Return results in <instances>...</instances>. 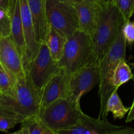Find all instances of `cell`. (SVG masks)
Wrapping results in <instances>:
<instances>
[{"label":"cell","mask_w":134,"mask_h":134,"mask_svg":"<svg viewBox=\"0 0 134 134\" xmlns=\"http://www.w3.org/2000/svg\"><path fill=\"white\" fill-rule=\"evenodd\" d=\"M40 98L27 75L18 79L13 89L0 92V109L14 116L20 124L39 116Z\"/></svg>","instance_id":"1"},{"label":"cell","mask_w":134,"mask_h":134,"mask_svg":"<svg viewBox=\"0 0 134 134\" xmlns=\"http://www.w3.org/2000/svg\"><path fill=\"white\" fill-rule=\"evenodd\" d=\"M123 24L120 28L115 43L99 64L98 93L100 99V111L98 118L100 119H107L106 107L107 100L115 90L112 83L115 69L122 60H126L127 42L122 32Z\"/></svg>","instance_id":"2"},{"label":"cell","mask_w":134,"mask_h":134,"mask_svg":"<svg viewBox=\"0 0 134 134\" xmlns=\"http://www.w3.org/2000/svg\"><path fill=\"white\" fill-rule=\"evenodd\" d=\"M124 22L122 16L115 5L102 7L96 29L92 36L94 52L99 64L115 43Z\"/></svg>","instance_id":"3"},{"label":"cell","mask_w":134,"mask_h":134,"mask_svg":"<svg viewBox=\"0 0 134 134\" xmlns=\"http://www.w3.org/2000/svg\"><path fill=\"white\" fill-rule=\"evenodd\" d=\"M96 58L92 37L78 30L68 39L59 66L71 75Z\"/></svg>","instance_id":"4"},{"label":"cell","mask_w":134,"mask_h":134,"mask_svg":"<svg viewBox=\"0 0 134 134\" xmlns=\"http://www.w3.org/2000/svg\"><path fill=\"white\" fill-rule=\"evenodd\" d=\"M84 113L73 96L60 98L51 103L40 115L44 125L54 132L71 128L81 121Z\"/></svg>","instance_id":"5"},{"label":"cell","mask_w":134,"mask_h":134,"mask_svg":"<svg viewBox=\"0 0 134 134\" xmlns=\"http://www.w3.org/2000/svg\"><path fill=\"white\" fill-rule=\"evenodd\" d=\"M61 71L58 62L52 58L47 43H44L40 44L36 57L29 64L26 69V75L41 98L44 86Z\"/></svg>","instance_id":"6"},{"label":"cell","mask_w":134,"mask_h":134,"mask_svg":"<svg viewBox=\"0 0 134 134\" xmlns=\"http://www.w3.org/2000/svg\"><path fill=\"white\" fill-rule=\"evenodd\" d=\"M47 14L52 27L67 39L79 30L78 16L74 5L58 0H47Z\"/></svg>","instance_id":"7"},{"label":"cell","mask_w":134,"mask_h":134,"mask_svg":"<svg viewBox=\"0 0 134 134\" xmlns=\"http://www.w3.org/2000/svg\"><path fill=\"white\" fill-rule=\"evenodd\" d=\"M99 82V62L94 59L86 66L69 75V96L80 103L81 97Z\"/></svg>","instance_id":"8"},{"label":"cell","mask_w":134,"mask_h":134,"mask_svg":"<svg viewBox=\"0 0 134 134\" xmlns=\"http://www.w3.org/2000/svg\"><path fill=\"white\" fill-rule=\"evenodd\" d=\"M0 63L9 73L13 83L26 75L22 59L11 37H0Z\"/></svg>","instance_id":"9"},{"label":"cell","mask_w":134,"mask_h":134,"mask_svg":"<svg viewBox=\"0 0 134 134\" xmlns=\"http://www.w3.org/2000/svg\"><path fill=\"white\" fill-rule=\"evenodd\" d=\"M69 75L62 69L51 79L41 92L39 115L54 102L69 96Z\"/></svg>","instance_id":"10"},{"label":"cell","mask_w":134,"mask_h":134,"mask_svg":"<svg viewBox=\"0 0 134 134\" xmlns=\"http://www.w3.org/2000/svg\"><path fill=\"white\" fill-rule=\"evenodd\" d=\"M9 14L10 16L11 27L10 36L11 37L13 43L22 59L26 73V69L28 66V60L24 31L21 18L20 0H10Z\"/></svg>","instance_id":"11"},{"label":"cell","mask_w":134,"mask_h":134,"mask_svg":"<svg viewBox=\"0 0 134 134\" xmlns=\"http://www.w3.org/2000/svg\"><path fill=\"white\" fill-rule=\"evenodd\" d=\"M122 127L112 124L107 119H95L84 113L78 124L70 129L58 132L57 134H109Z\"/></svg>","instance_id":"12"},{"label":"cell","mask_w":134,"mask_h":134,"mask_svg":"<svg viewBox=\"0 0 134 134\" xmlns=\"http://www.w3.org/2000/svg\"><path fill=\"white\" fill-rule=\"evenodd\" d=\"M47 0H28L32 16L35 38L38 44L47 42L51 25L47 14Z\"/></svg>","instance_id":"13"},{"label":"cell","mask_w":134,"mask_h":134,"mask_svg":"<svg viewBox=\"0 0 134 134\" xmlns=\"http://www.w3.org/2000/svg\"><path fill=\"white\" fill-rule=\"evenodd\" d=\"M74 7L78 16L79 30L92 37L96 29L102 6L96 3L85 0Z\"/></svg>","instance_id":"14"},{"label":"cell","mask_w":134,"mask_h":134,"mask_svg":"<svg viewBox=\"0 0 134 134\" xmlns=\"http://www.w3.org/2000/svg\"><path fill=\"white\" fill-rule=\"evenodd\" d=\"M20 14L22 26L24 31L25 39L27 47L28 65L35 57L39 49V45L36 41L32 16L29 7L28 0H20Z\"/></svg>","instance_id":"15"},{"label":"cell","mask_w":134,"mask_h":134,"mask_svg":"<svg viewBox=\"0 0 134 134\" xmlns=\"http://www.w3.org/2000/svg\"><path fill=\"white\" fill-rule=\"evenodd\" d=\"M68 39L51 26L46 43L52 58L59 62L64 54Z\"/></svg>","instance_id":"16"},{"label":"cell","mask_w":134,"mask_h":134,"mask_svg":"<svg viewBox=\"0 0 134 134\" xmlns=\"http://www.w3.org/2000/svg\"><path fill=\"white\" fill-rule=\"evenodd\" d=\"M117 89H115L111 96L107 100L106 107V114L108 115L109 113H112L115 120L122 119L125 115L129 112L130 107H126L124 105L120 96L117 92Z\"/></svg>","instance_id":"17"},{"label":"cell","mask_w":134,"mask_h":134,"mask_svg":"<svg viewBox=\"0 0 134 134\" xmlns=\"http://www.w3.org/2000/svg\"><path fill=\"white\" fill-rule=\"evenodd\" d=\"M133 74L132 73L130 65L126 60H122L115 69L113 77L112 83L115 89H119L120 86L131 79H133Z\"/></svg>","instance_id":"18"},{"label":"cell","mask_w":134,"mask_h":134,"mask_svg":"<svg viewBox=\"0 0 134 134\" xmlns=\"http://www.w3.org/2000/svg\"><path fill=\"white\" fill-rule=\"evenodd\" d=\"M25 134H57V132L52 130L44 125L39 116L28 119L21 123Z\"/></svg>","instance_id":"19"},{"label":"cell","mask_w":134,"mask_h":134,"mask_svg":"<svg viewBox=\"0 0 134 134\" xmlns=\"http://www.w3.org/2000/svg\"><path fill=\"white\" fill-rule=\"evenodd\" d=\"M113 5L119 9L124 22L130 20L134 14V0H115Z\"/></svg>","instance_id":"20"},{"label":"cell","mask_w":134,"mask_h":134,"mask_svg":"<svg viewBox=\"0 0 134 134\" xmlns=\"http://www.w3.org/2000/svg\"><path fill=\"white\" fill-rule=\"evenodd\" d=\"M18 124L20 123L16 118L0 109V132L8 133Z\"/></svg>","instance_id":"21"},{"label":"cell","mask_w":134,"mask_h":134,"mask_svg":"<svg viewBox=\"0 0 134 134\" xmlns=\"http://www.w3.org/2000/svg\"><path fill=\"white\" fill-rule=\"evenodd\" d=\"M14 83L2 64L0 63V92L7 93L13 89Z\"/></svg>","instance_id":"22"},{"label":"cell","mask_w":134,"mask_h":134,"mask_svg":"<svg viewBox=\"0 0 134 134\" xmlns=\"http://www.w3.org/2000/svg\"><path fill=\"white\" fill-rule=\"evenodd\" d=\"M10 18L9 13L0 8V37L10 35Z\"/></svg>","instance_id":"23"},{"label":"cell","mask_w":134,"mask_h":134,"mask_svg":"<svg viewBox=\"0 0 134 134\" xmlns=\"http://www.w3.org/2000/svg\"><path fill=\"white\" fill-rule=\"evenodd\" d=\"M122 32L129 45L134 43V21H128L124 22L122 26Z\"/></svg>","instance_id":"24"},{"label":"cell","mask_w":134,"mask_h":134,"mask_svg":"<svg viewBox=\"0 0 134 134\" xmlns=\"http://www.w3.org/2000/svg\"><path fill=\"white\" fill-rule=\"evenodd\" d=\"M109 134H134V128L124 126L120 129L113 131Z\"/></svg>","instance_id":"25"},{"label":"cell","mask_w":134,"mask_h":134,"mask_svg":"<svg viewBox=\"0 0 134 134\" xmlns=\"http://www.w3.org/2000/svg\"><path fill=\"white\" fill-rule=\"evenodd\" d=\"M134 120V99L132 103V106L130 107V109L129 112H128V116H127L126 119V122H130L132 120Z\"/></svg>","instance_id":"26"},{"label":"cell","mask_w":134,"mask_h":134,"mask_svg":"<svg viewBox=\"0 0 134 134\" xmlns=\"http://www.w3.org/2000/svg\"><path fill=\"white\" fill-rule=\"evenodd\" d=\"M10 0H0V8L9 13Z\"/></svg>","instance_id":"27"},{"label":"cell","mask_w":134,"mask_h":134,"mask_svg":"<svg viewBox=\"0 0 134 134\" xmlns=\"http://www.w3.org/2000/svg\"><path fill=\"white\" fill-rule=\"evenodd\" d=\"M114 1L115 0H100V5L104 7L114 5Z\"/></svg>","instance_id":"28"},{"label":"cell","mask_w":134,"mask_h":134,"mask_svg":"<svg viewBox=\"0 0 134 134\" xmlns=\"http://www.w3.org/2000/svg\"><path fill=\"white\" fill-rule=\"evenodd\" d=\"M58 1L67 3L71 4V5H76V4H78V3H80L83 2V1H85V0H58Z\"/></svg>","instance_id":"29"},{"label":"cell","mask_w":134,"mask_h":134,"mask_svg":"<svg viewBox=\"0 0 134 134\" xmlns=\"http://www.w3.org/2000/svg\"><path fill=\"white\" fill-rule=\"evenodd\" d=\"M10 134H25V133H24V132L23 129L20 128V129L19 130L16 131V132H13V133H11Z\"/></svg>","instance_id":"30"},{"label":"cell","mask_w":134,"mask_h":134,"mask_svg":"<svg viewBox=\"0 0 134 134\" xmlns=\"http://www.w3.org/2000/svg\"><path fill=\"white\" fill-rule=\"evenodd\" d=\"M86 1H90V2L96 3H98V4H99V5H100V0H86Z\"/></svg>","instance_id":"31"},{"label":"cell","mask_w":134,"mask_h":134,"mask_svg":"<svg viewBox=\"0 0 134 134\" xmlns=\"http://www.w3.org/2000/svg\"><path fill=\"white\" fill-rule=\"evenodd\" d=\"M133 81H134V74H133Z\"/></svg>","instance_id":"32"}]
</instances>
